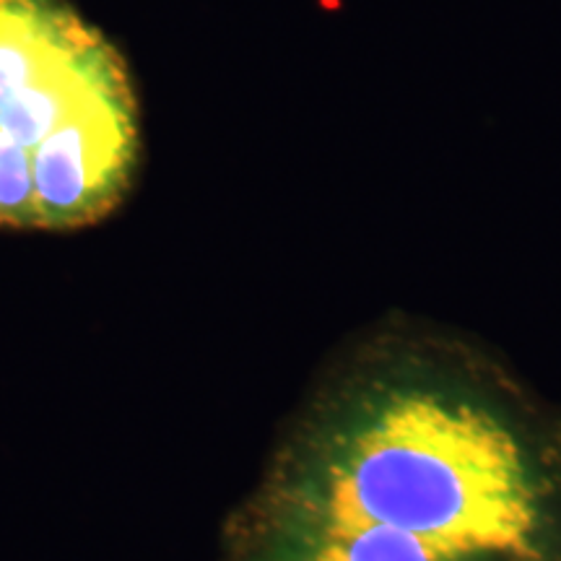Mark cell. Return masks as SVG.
Wrapping results in <instances>:
<instances>
[{
    "label": "cell",
    "instance_id": "cell-3",
    "mask_svg": "<svg viewBox=\"0 0 561 561\" xmlns=\"http://www.w3.org/2000/svg\"><path fill=\"white\" fill-rule=\"evenodd\" d=\"M240 561H504L430 546L388 528L278 523L250 515Z\"/></svg>",
    "mask_w": 561,
    "mask_h": 561
},
{
    "label": "cell",
    "instance_id": "cell-1",
    "mask_svg": "<svg viewBox=\"0 0 561 561\" xmlns=\"http://www.w3.org/2000/svg\"><path fill=\"white\" fill-rule=\"evenodd\" d=\"M250 515L561 561V413L479 343L392 320L320 390Z\"/></svg>",
    "mask_w": 561,
    "mask_h": 561
},
{
    "label": "cell",
    "instance_id": "cell-2",
    "mask_svg": "<svg viewBox=\"0 0 561 561\" xmlns=\"http://www.w3.org/2000/svg\"><path fill=\"white\" fill-rule=\"evenodd\" d=\"M138 164L136 87L107 34L68 0H0V227H89Z\"/></svg>",
    "mask_w": 561,
    "mask_h": 561
}]
</instances>
